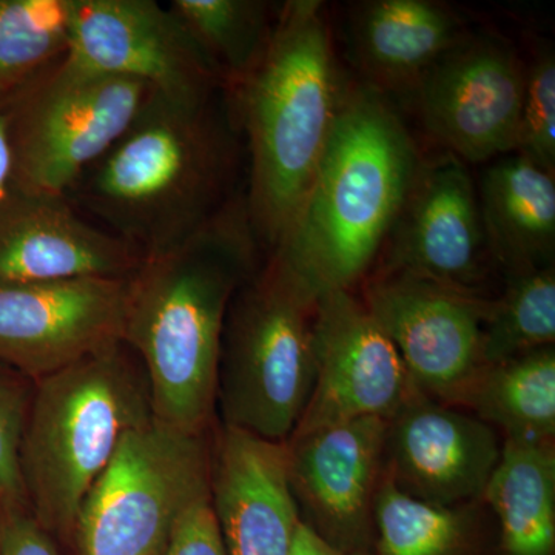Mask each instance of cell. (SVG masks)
<instances>
[{
	"label": "cell",
	"mask_w": 555,
	"mask_h": 555,
	"mask_svg": "<svg viewBox=\"0 0 555 555\" xmlns=\"http://www.w3.org/2000/svg\"><path fill=\"white\" fill-rule=\"evenodd\" d=\"M240 131L228 90L201 101L152 90L129 130L65 198L144 259L167 254L238 195Z\"/></svg>",
	"instance_id": "1"
},
{
	"label": "cell",
	"mask_w": 555,
	"mask_h": 555,
	"mask_svg": "<svg viewBox=\"0 0 555 555\" xmlns=\"http://www.w3.org/2000/svg\"><path fill=\"white\" fill-rule=\"evenodd\" d=\"M259 248L238 193L185 243L144 259L129 278L122 341L147 375L153 418L207 433L225 315L257 272Z\"/></svg>",
	"instance_id": "2"
},
{
	"label": "cell",
	"mask_w": 555,
	"mask_h": 555,
	"mask_svg": "<svg viewBox=\"0 0 555 555\" xmlns=\"http://www.w3.org/2000/svg\"><path fill=\"white\" fill-rule=\"evenodd\" d=\"M422 159L387 94L346 86L305 203L270 258L313 297L352 291L389 243Z\"/></svg>",
	"instance_id": "3"
},
{
	"label": "cell",
	"mask_w": 555,
	"mask_h": 555,
	"mask_svg": "<svg viewBox=\"0 0 555 555\" xmlns=\"http://www.w3.org/2000/svg\"><path fill=\"white\" fill-rule=\"evenodd\" d=\"M345 90L326 5L318 0L284 3L264 56L229 93L247 142L244 198L259 246L275 250L295 221L326 152Z\"/></svg>",
	"instance_id": "4"
},
{
	"label": "cell",
	"mask_w": 555,
	"mask_h": 555,
	"mask_svg": "<svg viewBox=\"0 0 555 555\" xmlns=\"http://www.w3.org/2000/svg\"><path fill=\"white\" fill-rule=\"evenodd\" d=\"M152 418L147 375L124 341L38 379L20 454L36 521L73 539L87 492L122 438Z\"/></svg>",
	"instance_id": "5"
},
{
	"label": "cell",
	"mask_w": 555,
	"mask_h": 555,
	"mask_svg": "<svg viewBox=\"0 0 555 555\" xmlns=\"http://www.w3.org/2000/svg\"><path fill=\"white\" fill-rule=\"evenodd\" d=\"M317 297L269 258L233 295L219 352L221 425L286 443L315 382Z\"/></svg>",
	"instance_id": "6"
},
{
	"label": "cell",
	"mask_w": 555,
	"mask_h": 555,
	"mask_svg": "<svg viewBox=\"0 0 555 555\" xmlns=\"http://www.w3.org/2000/svg\"><path fill=\"white\" fill-rule=\"evenodd\" d=\"M210 496V440L156 418L120 441L73 529L79 555H164L179 521Z\"/></svg>",
	"instance_id": "7"
},
{
	"label": "cell",
	"mask_w": 555,
	"mask_h": 555,
	"mask_svg": "<svg viewBox=\"0 0 555 555\" xmlns=\"http://www.w3.org/2000/svg\"><path fill=\"white\" fill-rule=\"evenodd\" d=\"M152 87L64 60L7 94L22 192L65 196L129 130Z\"/></svg>",
	"instance_id": "8"
},
{
	"label": "cell",
	"mask_w": 555,
	"mask_h": 555,
	"mask_svg": "<svg viewBox=\"0 0 555 555\" xmlns=\"http://www.w3.org/2000/svg\"><path fill=\"white\" fill-rule=\"evenodd\" d=\"M526 68L509 43L467 35L416 83L420 120L437 144L463 163L516 153Z\"/></svg>",
	"instance_id": "9"
},
{
	"label": "cell",
	"mask_w": 555,
	"mask_h": 555,
	"mask_svg": "<svg viewBox=\"0 0 555 555\" xmlns=\"http://www.w3.org/2000/svg\"><path fill=\"white\" fill-rule=\"evenodd\" d=\"M363 302L420 392L459 404L483 367L481 337L491 298L382 269L369 280Z\"/></svg>",
	"instance_id": "10"
},
{
	"label": "cell",
	"mask_w": 555,
	"mask_h": 555,
	"mask_svg": "<svg viewBox=\"0 0 555 555\" xmlns=\"http://www.w3.org/2000/svg\"><path fill=\"white\" fill-rule=\"evenodd\" d=\"M64 61L139 80L171 100H207L225 90L184 25L156 0H73Z\"/></svg>",
	"instance_id": "11"
},
{
	"label": "cell",
	"mask_w": 555,
	"mask_h": 555,
	"mask_svg": "<svg viewBox=\"0 0 555 555\" xmlns=\"http://www.w3.org/2000/svg\"><path fill=\"white\" fill-rule=\"evenodd\" d=\"M315 382L294 436L358 418L389 422L418 387L397 347L352 291L317 298Z\"/></svg>",
	"instance_id": "12"
},
{
	"label": "cell",
	"mask_w": 555,
	"mask_h": 555,
	"mask_svg": "<svg viewBox=\"0 0 555 555\" xmlns=\"http://www.w3.org/2000/svg\"><path fill=\"white\" fill-rule=\"evenodd\" d=\"M129 278L0 286V364L38 382L122 341Z\"/></svg>",
	"instance_id": "13"
},
{
	"label": "cell",
	"mask_w": 555,
	"mask_h": 555,
	"mask_svg": "<svg viewBox=\"0 0 555 555\" xmlns=\"http://www.w3.org/2000/svg\"><path fill=\"white\" fill-rule=\"evenodd\" d=\"M387 420L358 418L288 438L287 474L301 521L343 553H374Z\"/></svg>",
	"instance_id": "14"
},
{
	"label": "cell",
	"mask_w": 555,
	"mask_h": 555,
	"mask_svg": "<svg viewBox=\"0 0 555 555\" xmlns=\"http://www.w3.org/2000/svg\"><path fill=\"white\" fill-rule=\"evenodd\" d=\"M389 238L390 255L383 269L403 270L485 297L494 259L476 185L462 159L448 152L422 159Z\"/></svg>",
	"instance_id": "15"
},
{
	"label": "cell",
	"mask_w": 555,
	"mask_h": 555,
	"mask_svg": "<svg viewBox=\"0 0 555 555\" xmlns=\"http://www.w3.org/2000/svg\"><path fill=\"white\" fill-rule=\"evenodd\" d=\"M502 444L483 420L420 392L387 422L385 473L423 502L477 503Z\"/></svg>",
	"instance_id": "16"
},
{
	"label": "cell",
	"mask_w": 555,
	"mask_h": 555,
	"mask_svg": "<svg viewBox=\"0 0 555 555\" xmlns=\"http://www.w3.org/2000/svg\"><path fill=\"white\" fill-rule=\"evenodd\" d=\"M210 506L225 555H291L301 516L287 444L219 426L210 441Z\"/></svg>",
	"instance_id": "17"
},
{
	"label": "cell",
	"mask_w": 555,
	"mask_h": 555,
	"mask_svg": "<svg viewBox=\"0 0 555 555\" xmlns=\"http://www.w3.org/2000/svg\"><path fill=\"white\" fill-rule=\"evenodd\" d=\"M138 248L90 222L65 196L22 192L0 207V286L130 278Z\"/></svg>",
	"instance_id": "18"
},
{
	"label": "cell",
	"mask_w": 555,
	"mask_h": 555,
	"mask_svg": "<svg viewBox=\"0 0 555 555\" xmlns=\"http://www.w3.org/2000/svg\"><path fill=\"white\" fill-rule=\"evenodd\" d=\"M350 35L369 86L387 94L414 90L469 33L462 17L441 2L371 0L353 9Z\"/></svg>",
	"instance_id": "19"
},
{
	"label": "cell",
	"mask_w": 555,
	"mask_h": 555,
	"mask_svg": "<svg viewBox=\"0 0 555 555\" xmlns=\"http://www.w3.org/2000/svg\"><path fill=\"white\" fill-rule=\"evenodd\" d=\"M478 203L489 251L505 275L554 264L555 175L513 153L485 171Z\"/></svg>",
	"instance_id": "20"
},
{
	"label": "cell",
	"mask_w": 555,
	"mask_h": 555,
	"mask_svg": "<svg viewBox=\"0 0 555 555\" xmlns=\"http://www.w3.org/2000/svg\"><path fill=\"white\" fill-rule=\"evenodd\" d=\"M481 502L499 521L502 555H554V441L505 438Z\"/></svg>",
	"instance_id": "21"
},
{
	"label": "cell",
	"mask_w": 555,
	"mask_h": 555,
	"mask_svg": "<svg viewBox=\"0 0 555 555\" xmlns=\"http://www.w3.org/2000/svg\"><path fill=\"white\" fill-rule=\"evenodd\" d=\"M374 554L488 555L480 502H423L401 491L385 473L375 496Z\"/></svg>",
	"instance_id": "22"
},
{
	"label": "cell",
	"mask_w": 555,
	"mask_h": 555,
	"mask_svg": "<svg viewBox=\"0 0 555 555\" xmlns=\"http://www.w3.org/2000/svg\"><path fill=\"white\" fill-rule=\"evenodd\" d=\"M459 404L505 438L554 441V346L481 367Z\"/></svg>",
	"instance_id": "23"
},
{
	"label": "cell",
	"mask_w": 555,
	"mask_h": 555,
	"mask_svg": "<svg viewBox=\"0 0 555 555\" xmlns=\"http://www.w3.org/2000/svg\"><path fill=\"white\" fill-rule=\"evenodd\" d=\"M167 7L229 93L238 89L264 56L278 13L264 0H171Z\"/></svg>",
	"instance_id": "24"
},
{
	"label": "cell",
	"mask_w": 555,
	"mask_h": 555,
	"mask_svg": "<svg viewBox=\"0 0 555 555\" xmlns=\"http://www.w3.org/2000/svg\"><path fill=\"white\" fill-rule=\"evenodd\" d=\"M554 264L506 275L505 291L489 302L483 324V367L554 346Z\"/></svg>",
	"instance_id": "25"
},
{
	"label": "cell",
	"mask_w": 555,
	"mask_h": 555,
	"mask_svg": "<svg viewBox=\"0 0 555 555\" xmlns=\"http://www.w3.org/2000/svg\"><path fill=\"white\" fill-rule=\"evenodd\" d=\"M72 20L73 0H0V96L64 60Z\"/></svg>",
	"instance_id": "26"
},
{
	"label": "cell",
	"mask_w": 555,
	"mask_h": 555,
	"mask_svg": "<svg viewBox=\"0 0 555 555\" xmlns=\"http://www.w3.org/2000/svg\"><path fill=\"white\" fill-rule=\"evenodd\" d=\"M36 382L0 364V502L7 513L28 511L20 454Z\"/></svg>",
	"instance_id": "27"
},
{
	"label": "cell",
	"mask_w": 555,
	"mask_h": 555,
	"mask_svg": "<svg viewBox=\"0 0 555 555\" xmlns=\"http://www.w3.org/2000/svg\"><path fill=\"white\" fill-rule=\"evenodd\" d=\"M518 155L555 175V57L537 53L526 68Z\"/></svg>",
	"instance_id": "28"
},
{
	"label": "cell",
	"mask_w": 555,
	"mask_h": 555,
	"mask_svg": "<svg viewBox=\"0 0 555 555\" xmlns=\"http://www.w3.org/2000/svg\"><path fill=\"white\" fill-rule=\"evenodd\" d=\"M164 555H225L210 496L182 517Z\"/></svg>",
	"instance_id": "29"
},
{
	"label": "cell",
	"mask_w": 555,
	"mask_h": 555,
	"mask_svg": "<svg viewBox=\"0 0 555 555\" xmlns=\"http://www.w3.org/2000/svg\"><path fill=\"white\" fill-rule=\"evenodd\" d=\"M0 555H57L50 534L36 521L31 513L7 514L5 528L0 540Z\"/></svg>",
	"instance_id": "30"
},
{
	"label": "cell",
	"mask_w": 555,
	"mask_h": 555,
	"mask_svg": "<svg viewBox=\"0 0 555 555\" xmlns=\"http://www.w3.org/2000/svg\"><path fill=\"white\" fill-rule=\"evenodd\" d=\"M20 193L22 190L11 144L9 112L5 98L0 96V207Z\"/></svg>",
	"instance_id": "31"
},
{
	"label": "cell",
	"mask_w": 555,
	"mask_h": 555,
	"mask_svg": "<svg viewBox=\"0 0 555 555\" xmlns=\"http://www.w3.org/2000/svg\"><path fill=\"white\" fill-rule=\"evenodd\" d=\"M291 555H375L367 551V553H343V551L335 550L328 546L326 542L320 539L315 532L310 531L305 524L299 525L297 539H295L294 550Z\"/></svg>",
	"instance_id": "32"
},
{
	"label": "cell",
	"mask_w": 555,
	"mask_h": 555,
	"mask_svg": "<svg viewBox=\"0 0 555 555\" xmlns=\"http://www.w3.org/2000/svg\"><path fill=\"white\" fill-rule=\"evenodd\" d=\"M7 509L3 507L2 502H0V540H2L3 528H5L7 521Z\"/></svg>",
	"instance_id": "33"
}]
</instances>
